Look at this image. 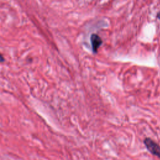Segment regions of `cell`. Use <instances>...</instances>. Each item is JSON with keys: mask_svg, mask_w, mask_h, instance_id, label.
Instances as JSON below:
<instances>
[{"mask_svg": "<svg viewBox=\"0 0 160 160\" xmlns=\"http://www.w3.org/2000/svg\"><path fill=\"white\" fill-rule=\"evenodd\" d=\"M144 144L147 149L154 156L160 158V146L149 138L144 140Z\"/></svg>", "mask_w": 160, "mask_h": 160, "instance_id": "6da1fadb", "label": "cell"}, {"mask_svg": "<svg viewBox=\"0 0 160 160\" xmlns=\"http://www.w3.org/2000/svg\"><path fill=\"white\" fill-rule=\"evenodd\" d=\"M90 41L92 46V49L94 52H96L102 43L101 37L96 34H92L90 37Z\"/></svg>", "mask_w": 160, "mask_h": 160, "instance_id": "7a4b0ae2", "label": "cell"}, {"mask_svg": "<svg viewBox=\"0 0 160 160\" xmlns=\"http://www.w3.org/2000/svg\"><path fill=\"white\" fill-rule=\"evenodd\" d=\"M4 61V57L2 56V54H0V62H3Z\"/></svg>", "mask_w": 160, "mask_h": 160, "instance_id": "3957f363", "label": "cell"}, {"mask_svg": "<svg viewBox=\"0 0 160 160\" xmlns=\"http://www.w3.org/2000/svg\"><path fill=\"white\" fill-rule=\"evenodd\" d=\"M157 17H158L159 19H160V11H159L158 13L157 14Z\"/></svg>", "mask_w": 160, "mask_h": 160, "instance_id": "277c9868", "label": "cell"}]
</instances>
